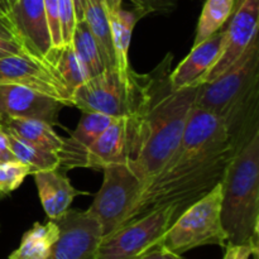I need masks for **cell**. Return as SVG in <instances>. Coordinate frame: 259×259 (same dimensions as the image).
Returning <instances> with one entry per match:
<instances>
[{"instance_id": "cell-1", "label": "cell", "mask_w": 259, "mask_h": 259, "mask_svg": "<svg viewBox=\"0 0 259 259\" xmlns=\"http://www.w3.org/2000/svg\"><path fill=\"white\" fill-rule=\"evenodd\" d=\"M233 156L234 149L222 119L194 105L179 146L147 184L132 220L166 205H176L179 217L223 181Z\"/></svg>"}, {"instance_id": "cell-2", "label": "cell", "mask_w": 259, "mask_h": 259, "mask_svg": "<svg viewBox=\"0 0 259 259\" xmlns=\"http://www.w3.org/2000/svg\"><path fill=\"white\" fill-rule=\"evenodd\" d=\"M172 61L174 55L167 53L152 72L144 75L141 104L136 114L128 118L126 163L144 186L179 146L201 88L196 85L174 90L169 82Z\"/></svg>"}, {"instance_id": "cell-3", "label": "cell", "mask_w": 259, "mask_h": 259, "mask_svg": "<svg viewBox=\"0 0 259 259\" xmlns=\"http://www.w3.org/2000/svg\"><path fill=\"white\" fill-rule=\"evenodd\" d=\"M195 106L222 119L234 153L259 133L258 34L229 70L202 83Z\"/></svg>"}, {"instance_id": "cell-4", "label": "cell", "mask_w": 259, "mask_h": 259, "mask_svg": "<svg viewBox=\"0 0 259 259\" xmlns=\"http://www.w3.org/2000/svg\"><path fill=\"white\" fill-rule=\"evenodd\" d=\"M222 224L227 244L259 250V133L230 159L222 181Z\"/></svg>"}, {"instance_id": "cell-5", "label": "cell", "mask_w": 259, "mask_h": 259, "mask_svg": "<svg viewBox=\"0 0 259 259\" xmlns=\"http://www.w3.org/2000/svg\"><path fill=\"white\" fill-rule=\"evenodd\" d=\"M222 200L220 182L175 219L159 244L179 255L204 245L225 248L227 234L222 224Z\"/></svg>"}, {"instance_id": "cell-6", "label": "cell", "mask_w": 259, "mask_h": 259, "mask_svg": "<svg viewBox=\"0 0 259 259\" xmlns=\"http://www.w3.org/2000/svg\"><path fill=\"white\" fill-rule=\"evenodd\" d=\"M144 75L136 72L129 81L119 76L116 68L86 80L71 96V106L82 113H99L111 118H132L143 95Z\"/></svg>"}, {"instance_id": "cell-7", "label": "cell", "mask_w": 259, "mask_h": 259, "mask_svg": "<svg viewBox=\"0 0 259 259\" xmlns=\"http://www.w3.org/2000/svg\"><path fill=\"white\" fill-rule=\"evenodd\" d=\"M104 180L88 211L100 223L103 238L132 222L144 184L128 163L103 169Z\"/></svg>"}, {"instance_id": "cell-8", "label": "cell", "mask_w": 259, "mask_h": 259, "mask_svg": "<svg viewBox=\"0 0 259 259\" xmlns=\"http://www.w3.org/2000/svg\"><path fill=\"white\" fill-rule=\"evenodd\" d=\"M177 218L176 205L151 210L101 239L95 259H134L159 244Z\"/></svg>"}, {"instance_id": "cell-9", "label": "cell", "mask_w": 259, "mask_h": 259, "mask_svg": "<svg viewBox=\"0 0 259 259\" xmlns=\"http://www.w3.org/2000/svg\"><path fill=\"white\" fill-rule=\"evenodd\" d=\"M228 22L224 29L222 51L214 65L201 78L200 85L214 81L229 70L258 34L259 0H239Z\"/></svg>"}, {"instance_id": "cell-10", "label": "cell", "mask_w": 259, "mask_h": 259, "mask_svg": "<svg viewBox=\"0 0 259 259\" xmlns=\"http://www.w3.org/2000/svg\"><path fill=\"white\" fill-rule=\"evenodd\" d=\"M55 222L60 228V237L47 259H95L103 230L88 210L68 209Z\"/></svg>"}, {"instance_id": "cell-11", "label": "cell", "mask_w": 259, "mask_h": 259, "mask_svg": "<svg viewBox=\"0 0 259 259\" xmlns=\"http://www.w3.org/2000/svg\"><path fill=\"white\" fill-rule=\"evenodd\" d=\"M0 83H14L34 89L39 93L71 106L70 96L48 61L29 53L0 58Z\"/></svg>"}, {"instance_id": "cell-12", "label": "cell", "mask_w": 259, "mask_h": 259, "mask_svg": "<svg viewBox=\"0 0 259 259\" xmlns=\"http://www.w3.org/2000/svg\"><path fill=\"white\" fill-rule=\"evenodd\" d=\"M10 23L25 52L47 61L53 46L43 0H15Z\"/></svg>"}, {"instance_id": "cell-13", "label": "cell", "mask_w": 259, "mask_h": 259, "mask_svg": "<svg viewBox=\"0 0 259 259\" xmlns=\"http://www.w3.org/2000/svg\"><path fill=\"white\" fill-rule=\"evenodd\" d=\"M63 105L60 100L34 89L0 83V116L4 119H38L55 125Z\"/></svg>"}, {"instance_id": "cell-14", "label": "cell", "mask_w": 259, "mask_h": 259, "mask_svg": "<svg viewBox=\"0 0 259 259\" xmlns=\"http://www.w3.org/2000/svg\"><path fill=\"white\" fill-rule=\"evenodd\" d=\"M224 29L218 30L209 38L192 47L191 52L169 73V82L174 90L200 85L205 73L210 70L222 51Z\"/></svg>"}, {"instance_id": "cell-15", "label": "cell", "mask_w": 259, "mask_h": 259, "mask_svg": "<svg viewBox=\"0 0 259 259\" xmlns=\"http://www.w3.org/2000/svg\"><path fill=\"white\" fill-rule=\"evenodd\" d=\"M114 119L99 113H82L75 131L68 138H63L62 147L58 152L60 169L83 168V162L91 144Z\"/></svg>"}, {"instance_id": "cell-16", "label": "cell", "mask_w": 259, "mask_h": 259, "mask_svg": "<svg viewBox=\"0 0 259 259\" xmlns=\"http://www.w3.org/2000/svg\"><path fill=\"white\" fill-rule=\"evenodd\" d=\"M128 157V118H115L91 144L83 168L104 169L125 163Z\"/></svg>"}, {"instance_id": "cell-17", "label": "cell", "mask_w": 259, "mask_h": 259, "mask_svg": "<svg viewBox=\"0 0 259 259\" xmlns=\"http://www.w3.org/2000/svg\"><path fill=\"white\" fill-rule=\"evenodd\" d=\"M33 176L43 210L51 220L65 214L70 209L73 199L80 195L60 168L35 172Z\"/></svg>"}, {"instance_id": "cell-18", "label": "cell", "mask_w": 259, "mask_h": 259, "mask_svg": "<svg viewBox=\"0 0 259 259\" xmlns=\"http://www.w3.org/2000/svg\"><path fill=\"white\" fill-rule=\"evenodd\" d=\"M108 15L115 57V68L123 80L129 81L136 75L129 61L132 34L137 22L144 17V14L138 9L125 10L120 7L118 9L108 10Z\"/></svg>"}, {"instance_id": "cell-19", "label": "cell", "mask_w": 259, "mask_h": 259, "mask_svg": "<svg viewBox=\"0 0 259 259\" xmlns=\"http://www.w3.org/2000/svg\"><path fill=\"white\" fill-rule=\"evenodd\" d=\"M3 129L19 137L23 141L40 147L43 149L57 153L62 147L63 138L53 131L52 125L38 119H4L2 123Z\"/></svg>"}, {"instance_id": "cell-20", "label": "cell", "mask_w": 259, "mask_h": 259, "mask_svg": "<svg viewBox=\"0 0 259 259\" xmlns=\"http://www.w3.org/2000/svg\"><path fill=\"white\" fill-rule=\"evenodd\" d=\"M60 237V228L55 220L46 224L34 223L23 234L20 245L10 253L8 259H47Z\"/></svg>"}, {"instance_id": "cell-21", "label": "cell", "mask_w": 259, "mask_h": 259, "mask_svg": "<svg viewBox=\"0 0 259 259\" xmlns=\"http://www.w3.org/2000/svg\"><path fill=\"white\" fill-rule=\"evenodd\" d=\"M83 19L88 23L91 33L95 37L103 56L105 68L115 67L113 42H111L110 23L104 0H85Z\"/></svg>"}, {"instance_id": "cell-22", "label": "cell", "mask_w": 259, "mask_h": 259, "mask_svg": "<svg viewBox=\"0 0 259 259\" xmlns=\"http://www.w3.org/2000/svg\"><path fill=\"white\" fill-rule=\"evenodd\" d=\"M47 61L55 68L56 73H57L62 85L65 86L71 101V96L75 93L76 89L80 88L88 80L85 70H83L78 57L76 56L71 42L62 45L58 48H53L47 57Z\"/></svg>"}, {"instance_id": "cell-23", "label": "cell", "mask_w": 259, "mask_h": 259, "mask_svg": "<svg viewBox=\"0 0 259 259\" xmlns=\"http://www.w3.org/2000/svg\"><path fill=\"white\" fill-rule=\"evenodd\" d=\"M71 45L85 70L88 80L105 70L100 48L85 19L76 22Z\"/></svg>"}, {"instance_id": "cell-24", "label": "cell", "mask_w": 259, "mask_h": 259, "mask_svg": "<svg viewBox=\"0 0 259 259\" xmlns=\"http://www.w3.org/2000/svg\"><path fill=\"white\" fill-rule=\"evenodd\" d=\"M4 132L8 134L10 149H12L15 159L27 164L32 171V175L39 171L60 168V158H58L57 153H53L47 149L28 143V142L23 141L22 138L14 136L5 129Z\"/></svg>"}, {"instance_id": "cell-25", "label": "cell", "mask_w": 259, "mask_h": 259, "mask_svg": "<svg viewBox=\"0 0 259 259\" xmlns=\"http://www.w3.org/2000/svg\"><path fill=\"white\" fill-rule=\"evenodd\" d=\"M238 2L239 0H206L197 23L194 46L222 29L232 17Z\"/></svg>"}, {"instance_id": "cell-26", "label": "cell", "mask_w": 259, "mask_h": 259, "mask_svg": "<svg viewBox=\"0 0 259 259\" xmlns=\"http://www.w3.org/2000/svg\"><path fill=\"white\" fill-rule=\"evenodd\" d=\"M28 175H32L29 167L17 159L0 163V199L19 189Z\"/></svg>"}, {"instance_id": "cell-27", "label": "cell", "mask_w": 259, "mask_h": 259, "mask_svg": "<svg viewBox=\"0 0 259 259\" xmlns=\"http://www.w3.org/2000/svg\"><path fill=\"white\" fill-rule=\"evenodd\" d=\"M58 12H60V24L62 43H70L75 29L76 17L72 0H58Z\"/></svg>"}, {"instance_id": "cell-28", "label": "cell", "mask_w": 259, "mask_h": 259, "mask_svg": "<svg viewBox=\"0 0 259 259\" xmlns=\"http://www.w3.org/2000/svg\"><path fill=\"white\" fill-rule=\"evenodd\" d=\"M46 17L50 25L51 37H52L53 48H58L63 45L61 35L60 12H58V0H43Z\"/></svg>"}, {"instance_id": "cell-29", "label": "cell", "mask_w": 259, "mask_h": 259, "mask_svg": "<svg viewBox=\"0 0 259 259\" xmlns=\"http://www.w3.org/2000/svg\"><path fill=\"white\" fill-rule=\"evenodd\" d=\"M141 10L144 14L149 13H169L176 8L177 0H139Z\"/></svg>"}, {"instance_id": "cell-30", "label": "cell", "mask_w": 259, "mask_h": 259, "mask_svg": "<svg viewBox=\"0 0 259 259\" xmlns=\"http://www.w3.org/2000/svg\"><path fill=\"white\" fill-rule=\"evenodd\" d=\"M252 255H254L255 259H257V257H258V254L255 253V250L248 244H243V245L227 244L225 245L224 259H249Z\"/></svg>"}, {"instance_id": "cell-31", "label": "cell", "mask_w": 259, "mask_h": 259, "mask_svg": "<svg viewBox=\"0 0 259 259\" xmlns=\"http://www.w3.org/2000/svg\"><path fill=\"white\" fill-rule=\"evenodd\" d=\"M27 53L24 48L20 46L17 39H9V38L0 37V58L8 57V56L23 55Z\"/></svg>"}, {"instance_id": "cell-32", "label": "cell", "mask_w": 259, "mask_h": 259, "mask_svg": "<svg viewBox=\"0 0 259 259\" xmlns=\"http://www.w3.org/2000/svg\"><path fill=\"white\" fill-rule=\"evenodd\" d=\"M134 259H182V257L181 255L169 252L166 248L162 247L161 244H157L156 247L147 250L146 253L138 255V257Z\"/></svg>"}, {"instance_id": "cell-33", "label": "cell", "mask_w": 259, "mask_h": 259, "mask_svg": "<svg viewBox=\"0 0 259 259\" xmlns=\"http://www.w3.org/2000/svg\"><path fill=\"white\" fill-rule=\"evenodd\" d=\"M15 157L13 154L12 149H10L9 139H8V134L5 133L4 129L0 126V163L8 161H14Z\"/></svg>"}, {"instance_id": "cell-34", "label": "cell", "mask_w": 259, "mask_h": 259, "mask_svg": "<svg viewBox=\"0 0 259 259\" xmlns=\"http://www.w3.org/2000/svg\"><path fill=\"white\" fill-rule=\"evenodd\" d=\"M0 37L2 38H9V39H17L15 38L14 29L9 20L0 19Z\"/></svg>"}, {"instance_id": "cell-35", "label": "cell", "mask_w": 259, "mask_h": 259, "mask_svg": "<svg viewBox=\"0 0 259 259\" xmlns=\"http://www.w3.org/2000/svg\"><path fill=\"white\" fill-rule=\"evenodd\" d=\"M14 3L15 0H0V19L10 22V14Z\"/></svg>"}, {"instance_id": "cell-36", "label": "cell", "mask_w": 259, "mask_h": 259, "mask_svg": "<svg viewBox=\"0 0 259 259\" xmlns=\"http://www.w3.org/2000/svg\"><path fill=\"white\" fill-rule=\"evenodd\" d=\"M123 2H125V0H104V3H105L106 5V9L108 10H114V9H118V8L121 7V4H123ZM128 2H131L132 4L136 7V9L141 10V3H139V0H128ZM142 12V10H141ZM143 13V12H142ZM144 14V13H143ZM146 15V14H144Z\"/></svg>"}, {"instance_id": "cell-37", "label": "cell", "mask_w": 259, "mask_h": 259, "mask_svg": "<svg viewBox=\"0 0 259 259\" xmlns=\"http://www.w3.org/2000/svg\"><path fill=\"white\" fill-rule=\"evenodd\" d=\"M73 8H75L76 22L83 19V12H85V0H72Z\"/></svg>"}, {"instance_id": "cell-38", "label": "cell", "mask_w": 259, "mask_h": 259, "mask_svg": "<svg viewBox=\"0 0 259 259\" xmlns=\"http://www.w3.org/2000/svg\"><path fill=\"white\" fill-rule=\"evenodd\" d=\"M2 123H3V118H2V116H0V125H2Z\"/></svg>"}, {"instance_id": "cell-39", "label": "cell", "mask_w": 259, "mask_h": 259, "mask_svg": "<svg viewBox=\"0 0 259 259\" xmlns=\"http://www.w3.org/2000/svg\"><path fill=\"white\" fill-rule=\"evenodd\" d=\"M0 230H2V224H0Z\"/></svg>"}]
</instances>
